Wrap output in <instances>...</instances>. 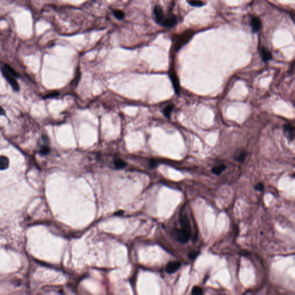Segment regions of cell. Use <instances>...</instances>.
<instances>
[{
	"label": "cell",
	"mask_w": 295,
	"mask_h": 295,
	"mask_svg": "<svg viewBox=\"0 0 295 295\" xmlns=\"http://www.w3.org/2000/svg\"><path fill=\"white\" fill-rule=\"evenodd\" d=\"M1 71L5 78L8 81L9 83L11 84V85L12 87L13 88L15 91H19V84L17 83L16 80L13 77L12 75H11L4 67L1 69Z\"/></svg>",
	"instance_id": "cell-3"
},
{
	"label": "cell",
	"mask_w": 295,
	"mask_h": 295,
	"mask_svg": "<svg viewBox=\"0 0 295 295\" xmlns=\"http://www.w3.org/2000/svg\"><path fill=\"white\" fill-rule=\"evenodd\" d=\"M50 152V148L47 146H43L41 149V154H47Z\"/></svg>",
	"instance_id": "cell-21"
},
{
	"label": "cell",
	"mask_w": 295,
	"mask_h": 295,
	"mask_svg": "<svg viewBox=\"0 0 295 295\" xmlns=\"http://www.w3.org/2000/svg\"><path fill=\"white\" fill-rule=\"evenodd\" d=\"M284 132L285 133L286 137L289 141H293L294 140L295 136V129L294 128L289 124H285L284 126Z\"/></svg>",
	"instance_id": "cell-7"
},
{
	"label": "cell",
	"mask_w": 295,
	"mask_h": 295,
	"mask_svg": "<svg viewBox=\"0 0 295 295\" xmlns=\"http://www.w3.org/2000/svg\"><path fill=\"white\" fill-rule=\"evenodd\" d=\"M203 293V289L198 286L193 287L191 291V294L193 295H200Z\"/></svg>",
	"instance_id": "cell-16"
},
{
	"label": "cell",
	"mask_w": 295,
	"mask_h": 295,
	"mask_svg": "<svg viewBox=\"0 0 295 295\" xmlns=\"http://www.w3.org/2000/svg\"><path fill=\"white\" fill-rule=\"evenodd\" d=\"M181 265H182L181 262H178V261L170 262L167 265L166 270L168 273H170V274L174 273L179 269Z\"/></svg>",
	"instance_id": "cell-5"
},
{
	"label": "cell",
	"mask_w": 295,
	"mask_h": 295,
	"mask_svg": "<svg viewBox=\"0 0 295 295\" xmlns=\"http://www.w3.org/2000/svg\"><path fill=\"white\" fill-rule=\"evenodd\" d=\"M251 25L252 27L253 31L255 33V32H257L260 29L261 27V25H262V23H261V20L259 19V17H254L251 19Z\"/></svg>",
	"instance_id": "cell-9"
},
{
	"label": "cell",
	"mask_w": 295,
	"mask_h": 295,
	"mask_svg": "<svg viewBox=\"0 0 295 295\" xmlns=\"http://www.w3.org/2000/svg\"><path fill=\"white\" fill-rule=\"evenodd\" d=\"M113 13H114V16L118 19H122L125 17L124 12L122 11H120V10H114Z\"/></svg>",
	"instance_id": "cell-18"
},
{
	"label": "cell",
	"mask_w": 295,
	"mask_h": 295,
	"mask_svg": "<svg viewBox=\"0 0 295 295\" xmlns=\"http://www.w3.org/2000/svg\"><path fill=\"white\" fill-rule=\"evenodd\" d=\"M262 59L264 61H267L272 58V55L270 51L266 48L263 47L262 49Z\"/></svg>",
	"instance_id": "cell-12"
},
{
	"label": "cell",
	"mask_w": 295,
	"mask_h": 295,
	"mask_svg": "<svg viewBox=\"0 0 295 295\" xmlns=\"http://www.w3.org/2000/svg\"><path fill=\"white\" fill-rule=\"evenodd\" d=\"M156 162L154 161V160H152L150 161V166L152 168H154L156 166Z\"/></svg>",
	"instance_id": "cell-24"
},
{
	"label": "cell",
	"mask_w": 295,
	"mask_h": 295,
	"mask_svg": "<svg viewBox=\"0 0 295 295\" xmlns=\"http://www.w3.org/2000/svg\"><path fill=\"white\" fill-rule=\"evenodd\" d=\"M264 187H265V186H264V184H263V183H258V184L255 186V189H256L257 190H258V191H262L263 190Z\"/></svg>",
	"instance_id": "cell-23"
},
{
	"label": "cell",
	"mask_w": 295,
	"mask_h": 295,
	"mask_svg": "<svg viewBox=\"0 0 295 295\" xmlns=\"http://www.w3.org/2000/svg\"><path fill=\"white\" fill-rule=\"evenodd\" d=\"M5 114L4 110L0 106V115H4Z\"/></svg>",
	"instance_id": "cell-25"
},
{
	"label": "cell",
	"mask_w": 295,
	"mask_h": 295,
	"mask_svg": "<svg viewBox=\"0 0 295 295\" xmlns=\"http://www.w3.org/2000/svg\"><path fill=\"white\" fill-rule=\"evenodd\" d=\"M176 24V17L174 15L165 17L162 25L166 27H172Z\"/></svg>",
	"instance_id": "cell-8"
},
{
	"label": "cell",
	"mask_w": 295,
	"mask_h": 295,
	"mask_svg": "<svg viewBox=\"0 0 295 295\" xmlns=\"http://www.w3.org/2000/svg\"><path fill=\"white\" fill-rule=\"evenodd\" d=\"M194 34L193 31L191 30H187L184 32L182 35H180L179 37H178L175 45V49L176 51L179 50L183 45H186L187 42L191 39Z\"/></svg>",
	"instance_id": "cell-1"
},
{
	"label": "cell",
	"mask_w": 295,
	"mask_h": 295,
	"mask_svg": "<svg viewBox=\"0 0 295 295\" xmlns=\"http://www.w3.org/2000/svg\"><path fill=\"white\" fill-rule=\"evenodd\" d=\"M173 109H174V105H172V104H170V105H168V106H167L166 107L164 108V115L167 118H170L171 113L172 112V111L173 110Z\"/></svg>",
	"instance_id": "cell-17"
},
{
	"label": "cell",
	"mask_w": 295,
	"mask_h": 295,
	"mask_svg": "<svg viewBox=\"0 0 295 295\" xmlns=\"http://www.w3.org/2000/svg\"><path fill=\"white\" fill-rule=\"evenodd\" d=\"M169 75H170V77L171 81H172V84L174 85L175 91L176 92V93H178L179 92V89H180V87H179V80H178V78L177 77V75L173 69H171L170 71Z\"/></svg>",
	"instance_id": "cell-6"
},
{
	"label": "cell",
	"mask_w": 295,
	"mask_h": 295,
	"mask_svg": "<svg viewBox=\"0 0 295 295\" xmlns=\"http://www.w3.org/2000/svg\"><path fill=\"white\" fill-rule=\"evenodd\" d=\"M58 95H59V93L57 92H51V93H49V94L46 95L44 97V98H47V99H48V98H54V97L57 96Z\"/></svg>",
	"instance_id": "cell-22"
},
{
	"label": "cell",
	"mask_w": 295,
	"mask_h": 295,
	"mask_svg": "<svg viewBox=\"0 0 295 295\" xmlns=\"http://www.w3.org/2000/svg\"><path fill=\"white\" fill-rule=\"evenodd\" d=\"M191 231L182 228L176 229L174 231V235L178 241L182 243H186L191 237Z\"/></svg>",
	"instance_id": "cell-2"
},
{
	"label": "cell",
	"mask_w": 295,
	"mask_h": 295,
	"mask_svg": "<svg viewBox=\"0 0 295 295\" xmlns=\"http://www.w3.org/2000/svg\"><path fill=\"white\" fill-rule=\"evenodd\" d=\"M8 158L4 156H0V170H4L9 167Z\"/></svg>",
	"instance_id": "cell-10"
},
{
	"label": "cell",
	"mask_w": 295,
	"mask_h": 295,
	"mask_svg": "<svg viewBox=\"0 0 295 295\" xmlns=\"http://www.w3.org/2000/svg\"><path fill=\"white\" fill-rule=\"evenodd\" d=\"M114 165L116 168L121 169L124 168L126 166V163L121 159H117L114 162Z\"/></svg>",
	"instance_id": "cell-15"
},
{
	"label": "cell",
	"mask_w": 295,
	"mask_h": 295,
	"mask_svg": "<svg viewBox=\"0 0 295 295\" xmlns=\"http://www.w3.org/2000/svg\"><path fill=\"white\" fill-rule=\"evenodd\" d=\"M43 140H44V141L47 142H48V140H47V137H45V136H43Z\"/></svg>",
	"instance_id": "cell-26"
},
{
	"label": "cell",
	"mask_w": 295,
	"mask_h": 295,
	"mask_svg": "<svg viewBox=\"0 0 295 295\" xmlns=\"http://www.w3.org/2000/svg\"><path fill=\"white\" fill-rule=\"evenodd\" d=\"M154 13L156 22L158 24H162L165 16L161 6L159 5H156L154 7Z\"/></svg>",
	"instance_id": "cell-4"
},
{
	"label": "cell",
	"mask_w": 295,
	"mask_h": 295,
	"mask_svg": "<svg viewBox=\"0 0 295 295\" xmlns=\"http://www.w3.org/2000/svg\"><path fill=\"white\" fill-rule=\"evenodd\" d=\"M226 166L224 164H221L218 166L215 167L212 169V172L213 174L216 175H220L225 170Z\"/></svg>",
	"instance_id": "cell-11"
},
{
	"label": "cell",
	"mask_w": 295,
	"mask_h": 295,
	"mask_svg": "<svg viewBox=\"0 0 295 295\" xmlns=\"http://www.w3.org/2000/svg\"><path fill=\"white\" fill-rule=\"evenodd\" d=\"M199 253H200V252L198 251L193 250V251H191L189 253V254H188L189 258H190L191 260H194L198 257V255H199Z\"/></svg>",
	"instance_id": "cell-20"
},
{
	"label": "cell",
	"mask_w": 295,
	"mask_h": 295,
	"mask_svg": "<svg viewBox=\"0 0 295 295\" xmlns=\"http://www.w3.org/2000/svg\"><path fill=\"white\" fill-rule=\"evenodd\" d=\"M188 2L189 4L191 5V6L197 7H202L204 5V2L201 0H189L188 1Z\"/></svg>",
	"instance_id": "cell-14"
},
{
	"label": "cell",
	"mask_w": 295,
	"mask_h": 295,
	"mask_svg": "<svg viewBox=\"0 0 295 295\" xmlns=\"http://www.w3.org/2000/svg\"><path fill=\"white\" fill-rule=\"evenodd\" d=\"M4 67L7 71L11 75H12L13 76L18 77V74L16 72V71H15L11 66H9L8 65H5Z\"/></svg>",
	"instance_id": "cell-19"
},
{
	"label": "cell",
	"mask_w": 295,
	"mask_h": 295,
	"mask_svg": "<svg viewBox=\"0 0 295 295\" xmlns=\"http://www.w3.org/2000/svg\"><path fill=\"white\" fill-rule=\"evenodd\" d=\"M246 156H247V153L245 151H241L236 155H235V160H236L239 162L243 163L245 160Z\"/></svg>",
	"instance_id": "cell-13"
}]
</instances>
